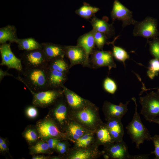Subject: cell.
Here are the masks:
<instances>
[{"mask_svg":"<svg viewBox=\"0 0 159 159\" xmlns=\"http://www.w3.org/2000/svg\"><path fill=\"white\" fill-rule=\"evenodd\" d=\"M13 76L12 74L9 73L6 71H3L1 68L0 69V82L3 80L5 76Z\"/></svg>","mask_w":159,"mask_h":159,"instance_id":"41","label":"cell"},{"mask_svg":"<svg viewBox=\"0 0 159 159\" xmlns=\"http://www.w3.org/2000/svg\"><path fill=\"white\" fill-rule=\"evenodd\" d=\"M92 24L93 30L102 33L105 35H109L112 31L111 25L104 20L97 19L96 17L93 19Z\"/></svg>","mask_w":159,"mask_h":159,"instance_id":"27","label":"cell"},{"mask_svg":"<svg viewBox=\"0 0 159 159\" xmlns=\"http://www.w3.org/2000/svg\"><path fill=\"white\" fill-rule=\"evenodd\" d=\"M150 155L140 154L136 155H131L130 159H148Z\"/></svg>","mask_w":159,"mask_h":159,"instance_id":"40","label":"cell"},{"mask_svg":"<svg viewBox=\"0 0 159 159\" xmlns=\"http://www.w3.org/2000/svg\"><path fill=\"white\" fill-rule=\"evenodd\" d=\"M62 87L70 111H75L82 109L91 102L82 98L64 85Z\"/></svg>","mask_w":159,"mask_h":159,"instance_id":"16","label":"cell"},{"mask_svg":"<svg viewBox=\"0 0 159 159\" xmlns=\"http://www.w3.org/2000/svg\"><path fill=\"white\" fill-rule=\"evenodd\" d=\"M153 39L149 42L150 51L155 59L159 61V38L157 37Z\"/></svg>","mask_w":159,"mask_h":159,"instance_id":"33","label":"cell"},{"mask_svg":"<svg viewBox=\"0 0 159 159\" xmlns=\"http://www.w3.org/2000/svg\"><path fill=\"white\" fill-rule=\"evenodd\" d=\"M132 99L135 104V111L132 120L126 128L132 142L135 143L136 148L139 149L140 145L145 140H151L152 136L148 130L143 123L138 112L136 99L133 97Z\"/></svg>","mask_w":159,"mask_h":159,"instance_id":"3","label":"cell"},{"mask_svg":"<svg viewBox=\"0 0 159 159\" xmlns=\"http://www.w3.org/2000/svg\"><path fill=\"white\" fill-rule=\"evenodd\" d=\"M93 61L94 64L98 67H108L110 70L112 68L116 67L113 59V54L111 52L105 56Z\"/></svg>","mask_w":159,"mask_h":159,"instance_id":"29","label":"cell"},{"mask_svg":"<svg viewBox=\"0 0 159 159\" xmlns=\"http://www.w3.org/2000/svg\"><path fill=\"white\" fill-rule=\"evenodd\" d=\"M93 30L95 43L99 49H102L106 42V36L102 33Z\"/></svg>","mask_w":159,"mask_h":159,"instance_id":"34","label":"cell"},{"mask_svg":"<svg viewBox=\"0 0 159 159\" xmlns=\"http://www.w3.org/2000/svg\"><path fill=\"white\" fill-rule=\"evenodd\" d=\"M121 120L112 118L107 120L105 123L114 142H117L122 141L124 134L123 125Z\"/></svg>","mask_w":159,"mask_h":159,"instance_id":"18","label":"cell"},{"mask_svg":"<svg viewBox=\"0 0 159 159\" xmlns=\"http://www.w3.org/2000/svg\"><path fill=\"white\" fill-rule=\"evenodd\" d=\"M70 118L94 132L104 124L100 116L98 108L91 102L82 109L70 111Z\"/></svg>","mask_w":159,"mask_h":159,"instance_id":"2","label":"cell"},{"mask_svg":"<svg viewBox=\"0 0 159 159\" xmlns=\"http://www.w3.org/2000/svg\"><path fill=\"white\" fill-rule=\"evenodd\" d=\"M0 52L1 59L0 65L6 66L8 69H15L19 73L22 72L23 67L21 60L17 57L12 52L10 44H1Z\"/></svg>","mask_w":159,"mask_h":159,"instance_id":"10","label":"cell"},{"mask_svg":"<svg viewBox=\"0 0 159 159\" xmlns=\"http://www.w3.org/2000/svg\"><path fill=\"white\" fill-rule=\"evenodd\" d=\"M111 14L113 20L122 21L123 27L131 24L134 25L137 22L133 19L132 12L118 0L114 2Z\"/></svg>","mask_w":159,"mask_h":159,"instance_id":"13","label":"cell"},{"mask_svg":"<svg viewBox=\"0 0 159 159\" xmlns=\"http://www.w3.org/2000/svg\"><path fill=\"white\" fill-rule=\"evenodd\" d=\"M37 107L32 105L26 107L25 110V114L27 117L30 119L36 118L38 115Z\"/></svg>","mask_w":159,"mask_h":159,"instance_id":"36","label":"cell"},{"mask_svg":"<svg viewBox=\"0 0 159 159\" xmlns=\"http://www.w3.org/2000/svg\"><path fill=\"white\" fill-rule=\"evenodd\" d=\"M18 76L15 77L22 82L29 91L38 92L49 89L48 80L47 67L23 68Z\"/></svg>","mask_w":159,"mask_h":159,"instance_id":"1","label":"cell"},{"mask_svg":"<svg viewBox=\"0 0 159 159\" xmlns=\"http://www.w3.org/2000/svg\"><path fill=\"white\" fill-rule=\"evenodd\" d=\"M95 44L93 30L82 36L78 40L77 46L82 47L84 49L88 60L89 55L92 50Z\"/></svg>","mask_w":159,"mask_h":159,"instance_id":"22","label":"cell"},{"mask_svg":"<svg viewBox=\"0 0 159 159\" xmlns=\"http://www.w3.org/2000/svg\"><path fill=\"white\" fill-rule=\"evenodd\" d=\"M103 87L106 91L111 94H114L117 88L115 82L108 77L106 78L104 80Z\"/></svg>","mask_w":159,"mask_h":159,"instance_id":"35","label":"cell"},{"mask_svg":"<svg viewBox=\"0 0 159 159\" xmlns=\"http://www.w3.org/2000/svg\"><path fill=\"white\" fill-rule=\"evenodd\" d=\"M134 25L133 31L134 36L142 37L148 39L157 37L159 35L158 21L153 18L148 16L141 21H137Z\"/></svg>","mask_w":159,"mask_h":159,"instance_id":"8","label":"cell"},{"mask_svg":"<svg viewBox=\"0 0 159 159\" xmlns=\"http://www.w3.org/2000/svg\"><path fill=\"white\" fill-rule=\"evenodd\" d=\"M96 134V143L99 145L107 146L115 142L105 123L99 127L95 132Z\"/></svg>","mask_w":159,"mask_h":159,"instance_id":"21","label":"cell"},{"mask_svg":"<svg viewBox=\"0 0 159 159\" xmlns=\"http://www.w3.org/2000/svg\"><path fill=\"white\" fill-rule=\"evenodd\" d=\"M48 68L67 73L70 68L63 58H58L49 62Z\"/></svg>","mask_w":159,"mask_h":159,"instance_id":"28","label":"cell"},{"mask_svg":"<svg viewBox=\"0 0 159 159\" xmlns=\"http://www.w3.org/2000/svg\"><path fill=\"white\" fill-rule=\"evenodd\" d=\"M151 122H154L159 125V118H157L153 119Z\"/></svg>","mask_w":159,"mask_h":159,"instance_id":"43","label":"cell"},{"mask_svg":"<svg viewBox=\"0 0 159 159\" xmlns=\"http://www.w3.org/2000/svg\"><path fill=\"white\" fill-rule=\"evenodd\" d=\"M99 10L98 8L85 5L77 10L76 13L82 17L87 19L91 17Z\"/></svg>","mask_w":159,"mask_h":159,"instance_id":"30","label":"cell"},{"mask_svg":"<svg viewBox=\"0 0 159 159\" xmlns=\"http://www.w3.org/2000/svg\"><path fill=\"white\" fill-rule=\"evenodd\" d=\"M35 125L42 140L45 141L51 138L62 141L67 140L65 132L62 130L47 115L37 121Z\"/></svg>","mask_w":159,"mask_h":159,"instance_id":"4","label":"cell"},{"mask_svg":"<svg viewBox=\"0 0 159 159\" xmlns=\"http://www.w3.org/2000/svg\"><path fill=\"white\" fill-rule=\"evenodd\" d=\"M0 152L1 153H9L8 146L6 141L4 143L0 144Z\"/></svg>","mask_w":159,"mask_h":159,"instance_id":"39","label":"cell"},{"mask_svg":"<svg viewBox=\"0 0 159 159\" xmlns=\"http://www.w3.org/2000/svg\"><path fill=\"white\" fill-rule=\"evenodd\" d=\"M16 43L18 44V48L20 50L29 51L41 49L42 48L41 44L32 38L18 39Z\"/></svg>","mask_w":159,"mask_h":159,"instance_id":"25","label":"cell"},{"mask_svg":"<svg viewBox=\"0 0 159 159\" xmlns=\"http://www.w3.org/2000/svg\"><path fill=\"white\" fill-rule=\"evenodd\" d=\"M99 145L95 142L90 147L85 148L69 150L63 156L68 159H92L98 158L102 155V152L98 149Z\"/></svg>","mask_w":159,"mask_h":159,"instance_id":"12","label":"cell"},{"mask_svg":"<svg viewBox=\"0 0 159 159\" xmlns=\"http://www.w3.org/2000/svg\"><path fill=\"white\" fill-rule=\"evenodd\" d=\"M48 80L50 89L62 88L67 80V73L48 68Z\"/></svg>","mask_w":159,"mask_h":159,"instance_id":"20","label":"cell"},{"mask_svg":"<svg viewBox=\"0 0 159 159\" xmlns=\"http://www.w3.org/2000/svg\"><path fill=\"white\" fill-rule=\"evenodd\" d=\"M159 73V61L154 59H151L149 62V66L147 72V75L153 80Z\"/></svg>","mask_w":159,"mask_h":159,"instance_id":"32","label":"cell"},{"mask_svg":"<svg viewBox=\"0 0 159 159\" xmlns=\"http://www.w3.org/2000/svg\"><path fill=\"white\" fill-rule=\"evenodd\" d=\"M129 102L128 101L125 104L120 102L117 105L107 101H105L102 111L106 120L112 118L121 120L128 111L127 105Z\"/></svg>","mask_w":159,"mask_h":159,"instance_id":"15","label":"cell"},{"mask_svg":"<svg viewBox=\"0 0 159 159\" xmlns=\"http://www.w3.org/2000/svg\"><path fill=\"white\" fill-rule=\"evenodd\" d=\"M64 131L67 140L74 143L85 134L91 132L71 119L69 121Z\"/></svg>","mask_w":159,"mask_h":159,"instance_id":"17","label":"cell"},{"mask_svg":"<svg viewBox=\"0 0 159 159\" xmlns=\"http://www.w3.org/2000/svg\"><path fill=\"white\" fill-rule=\"evenodd\" d=\"M62 96L51 106L47 115L62 130L65 132L66 127L70 119V110L66 99H64Z\"/></svg>","mask_w":159,"mask_h":159,"instance_id":"5","label":"cell"},{"mask_svg":"<svg viewBox=\"0 0 159 159\" xmlns=\"http://www.w3.org/2000/svg\"><path fill=\"white\" fill-rule=\"evenodd\" d=\"M23 137L29 146L40 140L39 134L35 125H29L25 128L22 133Z\"/></svg>","mask_w":159,"mask_h":159,"instance_id":"24","label":"cell"},{"mask_svg":"<svg viewBox=\"0 0 159 159\" xmlns=\"http://www.w3.org/2000/svg\"><path fill=\"white\" fill-rule=\"evenodd\" d=\"M30 92L33 96L32 105L37 107L51 106L64 95L62 88L49 89L38 92Z\"/></svg>","mask_w":159,"mask_h":159,"instance_id":"7","label":"cell"},{"mask_svg":"<svg viewBox=\"0 0 159 159\" xmlns=\"http://www.w3.org/2000/svg\"><path fill=\"white\" fill-rule=\"evenodd\" d=\"M102 153L104 158L106 159H130L131 156L128 152L127 146L123 140L115 142L104 147Z\"/></svg>","mask_w":159,"mask_h":159,"instance_id":"11","label":"cell"},{"mask_svg":"<svg viewBox=\"0 0 159 159\" xmlns=\"http://www.w3.org/2000/svg\"><path fill=\"white\" fill-rule=\"evenodd\" d=\"M60 141L62 140L57 139L51 138L47 139L45 141L47 143L50 150L54 152L55 150L58 143Z\"/></svg>","mask_w":159,"mask_h":159,"instance_id":"38","label":"cell"},{"mask_svg":"<svg viewBox=\"0 0 159 159\" xmlns=\"http://www.w3.org/2000/svg\"><path fill=\"white\" fill-rule=\"evenodd\" d=\"M151 140L154 147V150L151 153L154 154V159H159V135L156 134L152 137Z\"/></svg>","mask_w":159,"mask_h":159,"instance_id":"37","label":"cell"},{"mask_svg":"<svg viewBox=\"0 0 159 159\" xmlns=\"http://www.w3.org/2000/svg\"><path fill=\"white\" fill-rule=\"evenodd\" d=\"M158 92L159 93V88L158 89Z\"/></svg>","mask_w":159,"mask_h":159,"instance_id":"45","label":"cell"},{"mask_svg":"<svg viewBox=\"0 0 159 159\" xmlns=\"http://www.w3.org/2000/svg\"><path fill=\"white\" fill-rule=\"evenodd\" d=\"M16 34V29L15 26L8 25L0 29V43L10 42L16 43L18 39Z\"/></svg>","mask_w":159,"mask_h":159,"instance_id":"23","label":"cell"},{"mask_svg":"<svg viewBox=\"0 0 159 159\" xmlns=\"http://www.w3.org/2000/svg\"><path fill=\"white\" fill-rule=\"evenodd\" d=\"M42 50L49 62L65 55L64 46L50 43L41 44Z\"/></svg>","mask_w":159,"mask_h":159,"instance_id":"19","label":"cell"},{"mask_svg":"<svg viewBox=\"0 0 159 159\" xmlns=\"http://www.w3.org/2000/svg\"><path fill=\"white\" fill-rule=\"evenodd\" d=\"M21 59L24 68L47 67L49 62L42 49L26 51Z\"/></svg>","mask_w":159,"mask_h":159,"instance_id":"9","label":"cell"},{"mask_svg":"<svg viewBox=\"0 0 159 159\" xmlns=\"http://www.w3.org/2000/svg\"><path fill=\"white\" fill-rule=\"evenodd\" d=\"M50 156H46L44 154H39L32 155V159H49Z\"/></svg>","mask_w":159,"mask_h":159,"instance_id":"42","label":"cell"},{"mask_svg":"<svg viewBox=\"0 0 159 159\" xmlns=\"http://www.w3.org/2000/svg\"><path fill=\"white\" fill-rule=\"evenodd\" d=\"M29 154L32 155L39 154L50 155L53 152L50 149L47 142L41 140L29 146Z\"/></svg>","mask_w":159,"mask_h":159,"instance_id":"26","label":"cell"},{"mask_svg":"<svg viewBox=\"0 0 159 159\" xmlns=\"http://www.w3.org/2000/svg\"><path fill=\"white\" fill-rule=\"evenodd\" d=\"M6 141V139L3 138L1 137H0V144L4 143Z\"/></svg>","mask_w":159,"mask_h":159,"instance_id":"44","label":"cell"},{"mask_svg":"<svg viewBox=\"0 0 159 159\" xmlns=\"http://www.w3.org/2000/svg\"><path fill=\"white\" fill-rule=\"evenodd\" d=\"M65 55L69 59V68L78 64L87 65L88 64L86 52L82 47L77 46H64Z\"/></svg>","mask_w":159,"mask_h":159,"instance_id":"14","label":"cell"},{"mask_svg":"<svg viewBox=\"0 0 159 159\" xmlns=\"http://www.w3.org/2000/svg\"><path fill=\"white\" fill-rule=\"evenodd\" d=\"M141 106L140 114L145 120L151 122L155 118H159V93L152 91L140 97Z\"/></svg>","mask_w":159,"mask_h":159,"instance_id":"6","label":"cell"},{"mask_svg":"<svg viewBox=\"0 0 159 159\" xmlns=\"http://www.w3.org/2000/svg\"><path fill=\"white\" fill-rule=\"evenodd\" d=\"M113 55L118 61L122 62L125 65V61L129 58L127 52L123 48L113 45Z\"/></svg>","mask_w":159,"mask_h":159,"instance_id":"31","label":"cell"}]
</instances>
